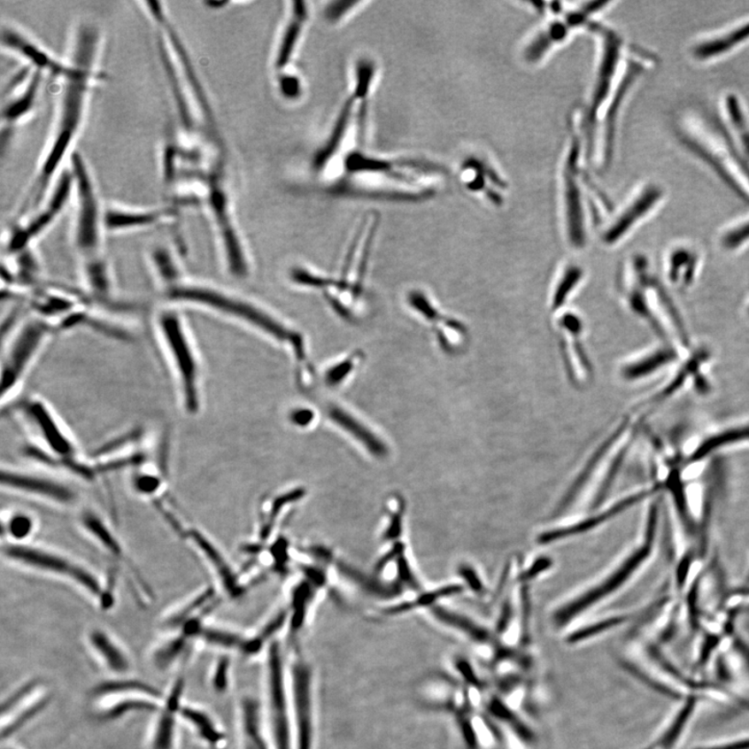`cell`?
<instances>
[{
	"label": "cell",
	"mask_w": 749,
	"mask_h": 749,
	"mask_svg": "<svg viewBox=\"0 0 749 749\" xmlns=\"http://www.w3.org/2000/svg\"><path fill=\"white\" fill-rule=\"evenodd\" d=\"M104 35L90 20L77 22L70 37L69 73L59 81L55 117L33 180L21 202L18 217L28 215L41 205L53 182L66 168L75 152L85 125L93 89L104 80L100 69Z\"/></svg>",
	"instance_id": "obj_1"
},
{
	"label": "cell",
	"mask_w": 749,
	"mask_h": 749,
	"mask_svg": "<svg viewBox=\"0 0 749 749\" xmlns=\"http://www.w3.org/2000/svg\"><path fill=\"white\" fill-rule=\"evenodd\" d=\"M151 323L178 401L188 415H197L204 403V367L183 308L163 301L154 309Z\"/></svg>",
	"instance_id": "obj_2"
},
{
	"label": "cell",
	"mask_w": 749,
	"mask_h": 749,
	"mask_svg": "<svg viewBox=\"0 0 749 749\" xmlns=\"http://www.w3.org/2000/svg\"><path fill=\"white\" fill-rule=\"evenodd\" d=\"M622 294L631 311L683 355L693 348L691 331L670 290L645 258H635L623 272Z\"/></svg>",
	"instance_id": "obj_3"
},
{
	"label": "cell",
	"mask_w": 749,
	"mask_h": 749,
	"mask_svg": "<svg viewBox=\"0 0 749 749\" xmlns=\"http://www.w3.org/2000/svg\"><path fill=\"white\" fill-rule=\"evenodd\" d=\"M676 129L682 144L749 205V160L725 133L718 118L705 120L686 116Z\"/></svg>",
	"instance_id": "obj_4"
},
{
	"label": "cell",
	"mask_w": 749,
	"mask_h": 749,
	"mask_svg": "<svg viewBox=\"0 0 749 749\" xmlns=\"http://www.w3.org/2000/svg\"><path fill=\"white\" fill-rule=\"evenodd\" d=\"M661 511V503H660L659 498L657 497L652 498L646 510L638 544L629 552L626 559H623L617 568L600 582V584L564 604L554 612L552 620L557 629H564L569 627L570 623L578 620L581 614H585L594 605L602 602L604 598L620 591L640 570L645 569L651 564L655 559L657 551H659Z\"/></svg>",
	"instance_id": "obj_5"
},
{
	"label": "cell",
	"mask_w": 749,
	"mask_h": 749,
	"mask_svg": "<svg viewBox=\"0 0 749 749\" xmlns=\"http://www.w3.org/2000/svg\"><path fill=\"white\" fill-rule=\"evenodd\" d=\"M163 301L181 308H198L221 316L242 320L257 327L281 342L289 343L293 349L305 343L298 333L273 319L257 306L229 291L202 281L187 277L174 289L162 294Z\"/></svg>",
	"instance_id": "obj_6"
},
{
	"label": "cell",
	"mask_w": 749,
	"mask_h": 749,
	"mask_svg": "<svg viewBox=\"0 0 749 749\" xmlns=\"http://www.w3.org/2000/svg\"><path fill=\"white\" fill-rule=\"evenodd\" d=\"M73 176V216L71 241L79 264L106 259L105 205L101 201L97 181L90 165L81 153L75 151L68 163Z\"/></svg>",
	"instance_id": "obj_7"
},
{
	"label": "cell",
	"mask_w": 749,
	"mask_h": 749,
	"mask_svg": "<svg viewBox=\"0 0 749 749\" xmlns=\"http://www.w3.org/2000/svg\"><path fill=\"white\" fill-rule=\"evenodd\" d=\"M3 332L2 402L10 404L19 397L22 384L40 358L46 344L56 335V327L37 316L16 320L8 318ZM4 325V326H5Z\"/></svg>",
	"instance_id": "obj_8"
},
{
	"label": "cell",
	"mask_w": 749,
	"mask_h": 749,
	"mask_svg": "<svg viewBox=\"0 0 749 749\" xmlns=\"http://www.w3.org/2000/svg\"><path fill=\"white\" fill-rule=\"evenodd\" d=\"M261 714L275 749H293V699L289 658L279 642L265 652L261 677Z\"/></svg>",
	"instance_id": "obj_9"
},
{
	"label": "cell",
	"mask_w": 749,
	"mask_h": 749,
	"mask_svg": "<svg viewBox=\"0 0 749 749\" xmlns=\"http://www.w3.org/2000/svg\"><path fill=\"white\" fill-rule=\"evenodd\" d=\"M223 175L222 165L213 166L208 171L204 204L215 229L226 269L231 276L242 279L245 278L249 272L247 255L237 229Z\"/></svg>",
	"instance_id": "obj_10"
},
{
	"label": "cell",
	"mask_w": 749,
	"mask_h": 749,
	"mask_svg": "<svg viewBox=\"0 0 749 749\" xmlns=\"http://www.w3.org/2000/svg\"><path fill=\"white\" fill-rule=\"evenodd\" d=\"M293 699V749H317L318 682L316 668L297 646L289 658Z\"/></svg>",
	"instance_id": "obj_11"
},
{
	"label": "cell",
	"mask_w": 749,
	"mask_h": 749,
	"mask_svg": "<svg viewBox=\"0 0 749 749\" xmlns=\"http://www.w3.org/2000/svg\"><path fill=\"white\" fill-rule=\"evenodd\" d=\"M749 449V420L724 421L692 434L670 449L677 466L710 462L715 455Z\"/></svg>",
	"instance_id": "obj_12"
},
{
	"label": "cell",
	"mask_w": 749,
	"mask_h": 749,
	"mask_svg": "<svg viewBox=\"0 0 749 749\" xmlns=\"http://www.w3.org/2000/svg\"><path fill=\"white\" fill-rule=\"evenodd\" d=\"M2 47L8 55L13 56L33 71L58 82L69 73L71 65L68 58H59L35 35L13 21L2 26Z\"/></svg>",
	"instance_id": "obj_13"
},
{
	"label": "cell",
	"mask_w": 749,
	"mask_h": 749,
	"mask_svg": "<svg viewBox=\"0 0 749 749\" xmlns=\"http://www.w3.org/2000/svg\"><path fill=\"white\" fill-rule=\"evenodd\" d=\"M14 413L31 428L53 454L58 457H73L74 444L66 430L53 412L50 404L37 395L17 398L10 403Z\"/></svg>",
	"instance_id": "obj_14"
},
{
	"label": "cell",
	"mask_w": 749,
	"mask_h": 749,
	"mask_svg": "<svg viewBox=\"0 0 749 749\" xmlns=\"http://www.w3.org/2000/svg\"><path fill=\"white\" fill-rule=\"evenodd\" d=\"M4 552L11 560L76 582L92 596L100 598V604H103L104 591L97 576L79 564L70 561L69 559L52 552L20 544H8L4 546Z\"/></svg>",
	"instance_id": "obj_15"
},
{
	"label": "cell",
	"mask_w": 749,
	"mask_h": 749,
	"mask_svg": "<svg viewBox=\"0 0 749 749\" xmlns=\"http://www.w3.org/2000/svg\"><path fill=\"white\" fill-rule=\"evenodd\" d=\"M600 34H602L603 37L602 58H600L591 104L588 106L584 119L588 157L592 156L593 152L598 110L609 97L612 86H614L622 49V41L616 33L607 28H602L600 29Z\"/></svg>",
	"instance_id": "obj_16"
},
{
	"label": "cell",
	"mask_w": 749,
	"mask_h": 749,
	"mask_svg": "<svg viewBox=\"0 0 749 749\" xmlns=\"http://www.w3.org/2000/svg\"><path fill=\"white\" fill-rule=\"evenodd\" d=\"M180 205L175 204V202L150 207L120 205H105L104 225L106 234H128L133 233V231L174 222L180 216Z\"/></svg>",
	"instance_id": "obj_17"
},
{
	"label": "cell",
	"mask_w": 749,
	"mask_h": 749,
	"mask_svg": "<svg viewBox=\"0 0 749 749\" xmlns=\"http://www.w3.org/2000/svg\"><path fill=\"white\" fill-rule=\"evenodd\" d=\"M666 198V189L659 182H647L622 208L610 228L606 230L604 241L615 245L646 219H649Z\"/></svg>",
	"instance_id": "obj_18"
},
{
	"label": "cell",
	"mask_w": 749,
	"mask_h": 749,
	"mask_svg": "<svg viewBox=\"0 0 749 749\" xmlns=\"http://www.w3.org/2000/svg\"><path fill=\"white\" fill-rule=\"evenodd\" d=\"M703 264V253L695 243L686 241L671 243L663 258L666 287L676 293H688L698 282Z\"/></svg>",
	"instance_id": "obj_19"
},
{
	"label": "cell",
	"mask_w": 749,
	"mask_h": 749,
	"mask_svg": "<svg viewBox=\"0 0 749 749\" xmlns=\"http://www.w3.org/2000/svg\"><path fill=\"white\" fill-rule=\"evenodd\" d=\"M45 76L37 71L25 67L14 80L13 85L8 87L7 100L2 110L3 128H14L17 125L25 123L34 114L37 108L42 82Z\"/></svg>",
	"instance_id": "obj_20"
},
{
	"label": "cell",
	"mask_w": 749,
	"mask_h": 749,
	"mask_svg": "<svg viewBox=\"0 0 749 749\" xmlns=\"http://www.w3.org/2000/svg\"><path fill=\"white\" fill-rule=\"evenodd\" d=\"M749 43V17L733 26L718 29L694 40L688 46V56L698 64L719 61Z\"/></svg>",
	"instance_id": "obj_21"
},
{
	"label": "cell",
	"mask_w": 749,
	"mask_h": 749,
	"mask_svg": "<svg viewBox=\"0 0 749 749\" xmlns=\"http://www.w3.org/2000/svg\"><path fill=\"white\" fill-rule=\"evenodd\" d=\"M660 493H661V490H660L659 486L653 483L642 486L639 490H636L633 492L629 493V495L618 499V501L612 504L609 508L600 511L599 513L591 516V519L582 521L575 526L556 529V530L545 532L543 535H540L538 543L543 544H551L554 543L556 540L575 537V535L592 530V529L604 524L606 521L614 519V517L622 514L624 511L636 506V505L644 501H650L651 498L659 496Z\"/></svg>",
	"instance_id": "obj_22"
},
{
	"label": "cell",
	"mask_w": 749,
	"mask_h": 749,
	"mask_svg": "<svg viewBox=\"0 0 749 749\" xmlns=\"http://www.w3.org/2000/svg\"><path fill=\"white\" fill-rule=\"evenodd\" d=\"M683 356V354L673 344L661 342L657 346L645 350L624 362L621 368V376L629 382L651 379L666 371L673 370Z\"/></svg>",
	"instance_id": "obj_23"
},
{
	"label": "cell",
	"mask_w": 749,
	"mask_h": 749,
	"mask_svg": "<svg viewBox=\"0 0 749 749\" xmlns=\"http://www.w3.org/2000/svg\"><path fill=\"white\" fill-rule=\"evenodd\" d=\"M237 749H275L267 733L259 699L243 695L236 707Z\"/></svg>",
	"instance_id": "obj_24"
},
{
	"label": "cell",
	"mask_w": 749,
	"mask_h": 749,
	"mask_svg": "<svg viewBox=\"0 0 749 749\" xmlns=\"http://www.w3.org/2000/svg\"><path fill=\"white\" fill-rule=\"evenodd\" d=\"M579 153V141L575 140L572 147H570L566 170H564L568 231L570 243L576 247L582 246L585 242L584 221H583L581 192L578 182Z\"/></svg>",
	"instance_id": "obj_25"
},
{
	"label": "cell",
	"mask_w": 749,
	"mask_h": 749,
	"mask_svg": "<svg viewBox=\"0 0 749 749\" xmlns=\"http://www.w3.org/2000/svg\"><path fill=\"white\" fill-rule=\"evenodd\" d=\"M186 681L178 676L163 700L151 737V749H174L177 717H180L181 699Z\"/></svg>",
	"instance_id": "obj_26"
},
{
	"label": "cell",
	"mask_w": 749,
	"mask_h": 749,
	"mask_svg": "<svg viewBox=\"0 0 749 749\" xmlns=\"http://www.w3.org/2000/svg\"><path fill=\"white\" fill-rule=\"evenodd\" d=\"M146 259L160 294L174 289L188 277L180 253L174 247L165 243L154 245L148 251Z\"/></svg>",
	"instance_id": "obj_27"
},
{
	"label": "cell",
	"mask_w": 749,
	"mask_h": 749,
	"mask_svg": "<svg viewBox=\"0 0 749 749\" xmlns=\"http://www.w3.org/2000/svg\"><path fill=\"white\" fill-rule=\"evenodd\" d=\"M717 118L725 133L749 160V112L738 94L728 92L723 95Z\"/></svg>",
	"instance_id": "obj_28"
},
{
	"label": "cell",
	"mask_w": 749,
	"mask_h": 749,
	"mask_svg": "<svg viewBox=\"0 0 749 749\" xmlns=\"http://www.w3.org/2000/svg\"><path fill=\"white\" fill-rule=\"evenodd\" d=\"M2 483L12 490L27 492L59 504H70L75 498L74 492L69 487L57 481L37 477V475L3 471Z\"/></svg>",
	"instance_id": "obj_29"
},
{
	"label": "cell",
	"mask_w": 749,
	"mask_h": 749,
	"mask_svg": "<svg viewBox=\"0 0 749 749\" xmlns=\"http://www.w3.org/2000/svg\"><path fill=\"white\" fill-rule=\"evenodd\" d=\"M600 3H591L585 8L578 12H574L567 18L566 22H555L551 25L548 29L539 34L537 38L532 41V43L527 47L525 57L527 61L530 63L538 62L540 58H543L544 53L548 51L552 44L560 42L567 37L570 28L583 25L586 21L587 17L596 13V12L602 9Z\"/></svg>",
	"instance_id": "obj_30"
},
{
	"label": "cell",
	"mask_w": 749,
	"mask_h": 749,
	"mask_svg": "<svg viewBox=\"0 0 749 749\" xmlns=\"http://www.w3.org/2000/svg\"><path fill=\"white\" fill-rule=\"evenodd\" d=\"M180 717L192 728L208 749H225L228 736L210 713L191 706H182Z\"/></svg>",
	"instance_id": "obj_31"
},
{
	"label": "cell",
	"mask_w": 749,
	"mask_h": 749,
	"mask_svg": "<svg viewBox=\"0 0 749 749\" xmlns=\"http://www.w3.org/2000/svg\"><path fill=\"white\" fill-rule=\"evenodd\" d=\"M329 419L358 441L370 452L371 454L377 457H385L389 453L388 447L382 443L376 434L368 429L364 423L359 419H356L352 413L347 412L342 406L331 404L327 410Z\"/></svg>",
	"instance_id": "obj_32"
},
{
	"label": "cell",
	"mask_w": 749,
	"mask_h": 749,
	"mask_svg": "<svg viewBox=\"0 0 749 749\" xmlns=\"http://www.w3.org/2000/svg\"><path fill=\"white\" fill-rule=\"evenodd\" d=\"M305 4V3H294V8L290 10V19L287 22V27L283 29V35L281 42H279L276 52L275 65L278 69L288 66L295 55L297 47L299 45L308 18V11Z\"/></svg>",
	"instance_id": "obj_33"
},
{
	"label": "cell",
	"mask_w": 749,
	"mask_h": 749,
	"mask_svg": "<svg viewBox=\"0 0 749 749\" xmlns=\"http://www.w3.org/2000/svg\"><path fill=\"white\" fill-rule=\"evenodd\" d=\"M88 641L93 652L111 673L123 675L130 669L127 653L108 633L100 629H94L89 633Z\"/></svg>",
	"instance_id": "obj_34"
},
{
	"label": "cell",
	"mask_w": 749,
	"mask_h": 749,
	"mask_svg": "<svg viewBox=\"0 0 749 749\" xmlns=\"http://www.w3.org/2000/svg\"><path fill=\"white\" fill-rule=\"evenodd\" d=\"M92 697L97 699L125 697H142L162 701L163 693L158 688L145 682L120 679L98 683L92 691Z\"/></svg>",
	"instance_id": "obj_35"
},
{
	"label": "cell",
	"mask_w": 749,
	"mask_h": 749,
	"mask_svg": "<svg viewBox=\"0 0 749 749\" xmlns=\"http://www.w3.org/2000/svg\"><path fill=\"white\" fill-rule=\"evenodd\" d=\"M642 73L641 65L632 62L629 64L626 74L620 85L617 87L615 97L612 100L610 109L608 111L607 125H606L605 134V162L608 164L614 154V138H615V123L618 112H620L621 105L624 97H626L629 89L631 88L634 81Z\"/></svg>",
	"instance_id": "obj_36"
},
{
	"label": "cell",
	"mask_w": 749,
	"mask_h": 749,
	"mask_svg": "<svg viewBox=\"0 0 749 749\" xmlns=\"http://www.w3.org/2000/svg\"><path fill=\"white\" fill-rule=\"evenodd\" d=\"M160 701L142 697L119 698L112 705L98 713L99 721L116 722L132 713H156L160 707Z\"/></svg>",
	"instance_id": "obj_37"
},
{
	"label": "cell",
	"mask_w": 749,
	"mask_h": 749,
	"mask_svg": "<svg viewBox=\"0 0 749 749\" xmlns=\"http://www.w3.org/2000/svg\"><path fill=\"white\" fill-rule=\"evenodd\" d=\"M189 538L193 540L195 544L204 552V554L210 559L212 566L216 568L220 575V578L223 581V584L228 590L231 597H240L243 593L242 588L237 584L235 574L231 572L228 563L224 561L221 555L215 549L210 540H207L204 535L198 531H191L189 533Z\"/></svg>",
	"instance_id": "obj_38"
},
{
	"label": "cell",
	"mask_w": 749,
	"mask_h": 749,
	"mask_svg": "<svg viewBox=\"0 0 749 749\" xmlns=\"http://www.w3.org/2000/svg\"><path fill=\"white\" fill-rule=\"evenodd\" d=\"M193 640L189 635L180 632L175 637L165 642L153 653V663L160 670H166L180 659L186 651L189 642Z\"/></svg>",
	"instance_id": "obj_39"
},
{
	"label": "cell",
	"mask_w": 749,
	"mask_h": 749,
	"mask_svg": "<svg viewBox=\"0 0 749 749\" xmlns=\"http://www.w3.org/2000/svg\"><path fill=\"white\" fill-rule=\"evenodd\" d=\"M198 638L205 642L207 645L224 651L236 652L241 656L247 641V638L242 637L239 634L225 631V629L205 627L201 629Z\"/></svg>",
	"instance_id": "obj_40"
},
{
	"label": "cell",
	"mask_w": 749,
	"mask_h": 749,
	"mask_svg": "<svg viewBox=\"0 0 749 749\" xmlns=\"http://www.w3.org/2000/svg\"><path fill=\"white\" fill-rule=\"evenodd\" d=\"M50 703V697L44 695V697L34 700L33 703L27 704L26 707H23V709L17 713L16 716L11 718L7 724L4 725L2 732L3 739L11 738L18 730L25 728L28 722H31L35 717L40 715Z\"/></svg>",
	"instance_id": "obj_41"
},
{
	"label": "cell",
	"mask_w": 749,
	"mask_h": 749,
	"mask_svg": "<svg viewBox=\"0 0 749 749\" xmlns=\"http://www.w3.org/2000/svg\"><path fill=\"white\" fill-rule=\"evenodd\" d=\"M719 245L725 252L735 253L749 245V217L728 226L719 236Z\"/></svg>",
	"instance_id": "obj_42"
},
{
	"label": "cell",
	"mask_w": 749,
	"mask_h": 749,
	"mask_svg": "<svg viewBox=\"0 0 749 749\" xmlns=\"http://www.w3.org/2000/svg\"><path fill=\"white\" fill-rule=\"evenodd\" d=\"M461 591L462 587L459 585H451L439 588V590L436 591L421 594V596L413 600V602L402 603L394 606V607L386 609L384 611V614L386 615H397L404 614V612L414 610L416 608L430 607V606L436 603L438 598L453 596V594L459 593L461 592Z\"/></svg>",
	"instance_id": "obj_43"
},
{
	"label": "cell",
	"mask_w": 749,
	"mask_h": 749,
	"mask_svg": "<svg viewBox=\"0 0 749 749\" xmlns=\"http://www.w3.org/2000/svg\"><path fill=\"white\" fill-rule=\"evenodd\" d=\"M361 360L362 354L359 351V352L351 354L348 358L338 361L335 366H331L324 373L323 378L325 384L331 389L342 385L344 380L348 379L353 374Z\"/></svg>",
	"instance_id": "obj_44"
},
{
	"label": "cell",
	"mask_w": 749,
	"mask_h": 749,
	"mask_svg": "<svg viewBox=\"0 0 749 749\" xmlns=\"http://www.w3.org/2000/svg\"><path fill=\"white\" fill-rule=\"evenodd\" d=\"M41 683L37 679H33L22 683L19 687L12 692L7 699L4 700L2 705V716L7 717L17 711L18 707L25 704L28 699H31L35 691H38Z\"/></svg>",
	"instance_id": "obj_45"
},
{
	"label": "cell",
	"mask_w": 749,
	"mask_h": 749,
	"mask_svg": "<svg viewBox=\"0 0 749 749\" xmlns=\"http://www.w3.org/2000/svg\"><path fill=\"white\" fill-rule=\"evenodd\" d=\"M231 662L228 655L220 657L212 671L211 683L217 693H225L230 685Z\"/></svg>",
	"instance_id": "obj_46"
},
{
	"label": "cell",
	"mask_w": 749,
	"mask_h": 749,
	"mask_svg": "<svg viewBox=\"0 0 749 749\" xmlns=\"http://www.w3.org/2000/svg\"><path fill=\"white\" fill-rule=\"evenodd\" d=\"M34 530V521L27 514L17 513L12 515L8 521V533L11 537L22 541L29 537Z\"/></svg>",
	"instance_id": "obj_47"
},
{
	"label": "cell",
	"mask_w": 749,
	"mask_h": 749,
	"mask_svg": "<svg viewBox=\"0 0 749 749\" xmlns=\"http://www.w3.org/2000/svg\"><path fill=\"white\" fill-rule=\"evenodd\" d=\"M303 495H305V490H298L289 492L287 493V495L282 496L281 498H278L276 499L274 504H273L269 520H267L266 525L263 528V530H261V537H263V538L269 537L273 524H274L277 514L281 513L282 507H284L285 505H288L289 503L297 501V499L301 498Z\"/></svg>",
	"instance_id": "obj_48"
},
{
	"label": "cell",
	"mask_w": 749,
	"mask_h": 749,
	"mask_svg": "<svg viewBox=\"0 0 749 749\" xmlns=\"http://www.w3.org/2000/svg\"><path fill=\"white\" fill-rule=\"evenodd\" d=\"M135 486L140 492L146 493V495H151L152 492L158 489L159 480L150 475H140V477L135 480Z\"/></svg>",
	"instance_id": "obj_49"
},
{
	"label": "cell",
	"mask_w": 749,
	"mask_h": 749,
	"mask_svg": "<svg viewBox=\"0 0 749 749\" xmlns=\"http://www.w3.org/2000/svg\"><path fill=\"white\" fill-rule=\"evenodd\" d=\"M313 418V413L309 409H297L290 414L291 421L300 427L308 426L312 423Z\"/></svg>",
	"instance_id": "obj_50"
},
{
	"label": "cell",
	"mask_w": 749,
	"mask_h": 749,
	"mask_svg": "<svg viewBox=\"0 0 749 749\" xmlns=\"http://www.w3.org/2000/svg\"><path fill=\"white\" fill-rule=\"evenodd\" d=\"M551 567V560L549 558H540L537 562L533 564V566L528 569L526 575H522V578L525 580L533 579L534 576H537L539 573H543L544 570L549 568Z\"/></svg>",
	"instance_id": "obj_51"
},
{
	"label": "cell",
	"mask_w": 749,
	"mask_h": 749,
	"mask_svg": "<svg viewBox=\"0 0 749 749\" xmlns=\"http://www.w3.org/2000/svg\"><path fill=\"white\" fill-rule=\"evenodd\" d=\"M460 574L463 578L467 581L468 585L471 586L475 592L483 591V584H481V581L479 580L477 574H475L471 568H461Z\"/></svg>",
	"instance_id": "obj_52"
},
{
	"label": "cell",
	"mask_w": 749,
	"mask_h": 749,
	"mask_svg": "<svg viewBox=\"0 0 749 749\" xmlns=\"http://www.w3.org/2000/svg\"><path fill=\"white\" fill-rule=\"evenodd\" d=\"M401 513H398L394 515V520H392L388 531L385 533L386 539H394L399 537L401 532Z\"/></svg>",
	"instance_id": "obj_53"
},
{
	"label": "cell",
	"mask_w": 749,
	"mask_h": 749,
	"mask_svg": "<svg viewBox=\"0 0 749 749\" xmlns=\"http://www.w3.org/2000/svg\"><path fill=\"white\" fill-rule=\"evenodd\" d=\"M745 307H746V308H745L746 314H747V317L749 318V295H748V298H747V300H746V305H745Z\"/></svg>",
	"instance_id": "obj_54"
},
{
	"label": "cell",
	"mask_w": 749,
	"mask_h": 749,
	"mask_svg": "<svg viewBox=\"0 0 749 749\" xmlns=\"http://www.w3.org/2000/svg\"><path fill=\"white\" fill-rule=\"evenodd\" d=\"M645 749H659V748H658V746H652V747H647V748H645Z\"/></svg>",
	"instance_id": "obj_55"
},
{
	"label": "cell",
	"mask_w": 749,
	"mask_h": 749,
	"mask_svg": "<svg viewBox=\"0 0 749 749\" xmlns=\"http://www.w3.org/2000/svg\"><path fill=\"white\" fill-rule=\"evenodd\" d=\"M4 749H14V748H10V747H9V748H4Z\"/></svg>",
	"instance_id": "obj_56"
}]
</instances>
